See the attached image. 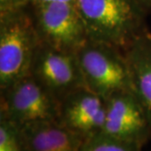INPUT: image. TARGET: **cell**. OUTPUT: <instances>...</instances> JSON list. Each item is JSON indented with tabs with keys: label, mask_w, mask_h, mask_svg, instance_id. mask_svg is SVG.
<instances>
[{
	"label": "cell",
	"mask_w": 151,
	"mask_h": 151,
	"mask_svg": "<svg viewBox=\"0 0 151 151\" xmlns=\"http://www.w3.org/2000/svg\"><path fill=\"white\" fill-rule=\"evenodd\" d=\"M106 111V98L83 86L60 101L58 120L85 140L103 132Z\"/></svg>",
	"instance_id": "obj_8"
},
{
	"label": "cell",
	"mask_w": 151,
	"mask_h": 151,
	"mask_svg": "<svg viewBox=\"0 0 151 151\" xmlns=\"http://www.w3.org/2000/svg\"><path fill=\"white\" fill-rule=\"evenodd\" d=\"M142 147L99 133L83 141L80 151H142Z\"/></svg>",
	"instance_id": "obj_11"
},
{
	"label": "cell",
	"mask_w": 151,
	"mask_h": 151,
	"mask_svg": "<svg viewBox=\"0 0 151 151\" xmlns=\"http://www.w3.org/2000/svg\"><path fill=\"white\" fill-rule=\"evenodd\" d=\"M0 151H26L21 127L0 115Z\"/></svg>",
	"instance_id": "obj_12"
},
{
	"label": "cell",
	"mask_w": 151,
	"mask_h": 151,
	"mask_svg": "<svg viewBox=\"0 0 151 151\" xmlns=\"http://www.w3.org/2000/svg\"><path fill=\"white\" fill-rule=\"evenodd\" d=\"M145 12L151 10V0H132Z\"/></svg>",
	"instance_id": "obj_15"
},
{
	"label": "cell",
	"mask_w": 151,
	"mask_h": 151,
	"mask_svg": "<svg viewBox=\"0 0 151 151\" xmlns=\"http://www.w3.org/2000/svg\"><path fill=\"white\" fill-rule=\"evenodd\" d=\"M59 109V100L30 74L1 91L0 115L19 126L58 119Z\"/></svg>",
	"instance_id": "obj_5"
},
{
	"label": "cell",
	"mask_w": 151,
	"mask_h": 151,
	"mask_svg": "<svg viewBox=\"0 0 151 151\" xmlns=\"http://www.w3.org/2000/svg\"><path fill=\"white\" fill-rule=\"evenodd\" d=\"M20 127L26 151H80L84 141L58 119L39 121Z\"/></svg>",
	"instance_id": "obj_9"
},
{
	"label": "cell",
	"mask_w": 151,
	"mask_h": 151,
	"mask_svg": "<svg viewBox=\"0 0 151 151\" xmlns=\"http://www.w3.org/2000/svg\"><path fill=\"white\" fill-rule=\"evenodd\" d=\"M29 74L59 101L85 86L76 52L41 42L34 55Z\"/></svg>",
	"instance_id": "obj_6"
},
{
	"label": "cell",
	"mask_w": 151,
	"mask_h": 151,
	"mask_svg": "<svg viewBox=\"0 0 151 151\" xmlns=\"http://www.w3.org/2000/svg\"><path fill=\"white\" fill-rule=\"evenodd\" d=\"M76 0H29L30 5L50 4V3H70V4H76Z\"/></svg>",
	"instance_id": "obj_14"
},
{
	"label": "cell",
	"mask_w": 151,
	"mask_h": 151,
	"mask_svg": "<svg viewBox=\"0 0 151 151\" xmlns=\"http://www.w3.org/2000/svg\"><path fill=\"white\" fill-rule=\"evenodd\" d=\"M107 111L103 133L142 146L151 136L146 113L132 90L115 92L106 98Z\"/></svg>",
	"instance_id": "obj_7"
},
{
	"label": "cell",
	"mask_w": 151,
	"mask_h": 151,
	"mask_svg": "<svg viewBox=\"0 0 151 151\" xmlns=\"http://www.w3.org/2000/svg\"><path fill=\"white\" fill-rule=\"evenodd\" d=\"M85 86L107 98L115 92L132 90L129 68L122 50L87 40L76 52Z\"/></svg>",
	"instance_id": "obj_3"
},
{
	"label": "cell",
	"mask_w": 151,
	"mask_h": 151,
	"mask_svg": "<svg viewBox=\"0 0 151 151\" xmlns=\"http://www.w3.org/2000/svg\"><path fill=\"white\" fill-rule=\"evenodd\" d=\"M30 6L34 25L41 43L76 52L88 40L76 4L50 3Z\"/></svg>",
	"instance_id": "obj_4"
},
{
	"label": "cell",
	"mask_w": 151,
	"mask_h": 151,
	"mask_svg": "<svg viewBox=\"0 0 151 151\" xmlns=\"http://www.w3.org/2000/svg\"><path fill=\"white\" fill-rule=\"evenodd\" d=\"M129 68L131 88L146 113L151 130V35L140 34L124 50Z\"/></svg>",
	"instance_id": "obj_10"
},
{
	"label": "cell",
	"mask_w": 151,
	"mask_h": 151,
	"mask_svg": "<svg viewBox=\"0 0 151 151\" xmlns=\"http://www.w3.org/2000/svg\"><path fill=\"white\" fill-rule=\"evenodd\" d=\"M89 40L125 50L145 29V12L132 0H76Z\"/></svg>",
	"instance_id": "obj_1"
},
{
	"label": "cell",
	"mask_w": 151,
	"mask_h": 151,
	"mask_svg": "<svg viewBox=\"0 0 151 151\" xmlns=\"http://www.w3.org/2000/svg\"><path fill=\"white\" fill-rule=\"evenodd\" d=\"M40 43L32 16L26 9L0 16L1 91L29 75Z\"/></svg>",
	"instance_id": "obj_2"
},
{
	"label": "cell",
	"mask_w": 151,
	"mask_h": 151,
	"mask_svg": "<svg viewBox=\"0 0 151 151\" xmlns=\"http://www.w3.org/2000/svg\"><path fill=\"white\" fill-rule=\"evenodd\" d=\"M29 6V0H0V16L25 10Z\"/></svg>",
	"instance_id": "obj_13"
}]
</instances>
